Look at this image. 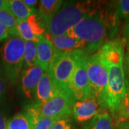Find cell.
I'll list each match as a JSON object with an SVG mask.
<instances>
[{"label":"cell","mask_w":129,"mask_h":129,"mask_svg":"<svg viewBox=\"0 0 129 129\" xmlns=\"http://www.w3.org/2000/svg\"><path fill=\"white\" fill-rule=\"evenodd\" d=\"M118 126L111 114L104 111L92 119L90 129H117Z\"/></svg>","instance_id":"2e32d148"},{"label":"cell","mask_w":129,"mask_h":129,"mask_svg":"<svg viewBox=\"0 0 129 129\" xmlns=\"http://www.w3.org/2000/svg\"><path fill=\"white\" fill-rule=\"evenodd\" d=\"M6 90H7V84L5 82V80L0 75V98H2L5 95Z\"/></svg>","instance_id":"4316f807"},{"label":"cell","mask_w":129,"mask_h":129,"mask_svg":"<svg viewBox=\"0 0 129 129\" xmlns=\"http://www.w3.org/2000/svg\"><path fill=\"white\" fill-rule=\"evenodd\" d=\"M7 9V1L5 0H0V12Z\"/></svg>","instance_id":"f546056e"},{"label":"cell","mask_w":129,"mask_h":129,"mask_svg":"<svg viewBox=\"0 0 129 129\" xmlns=\"http://www.w3.org/2000/svg\"><path fill=\"white\" fill-rule=\"evenodd\" d=\"M51 129H73L68 118H62L56 122Z\"/></svg>","instance_id":"cb8c5ba5"},{"label":"cell","mask_w":129,"mask_h":129,"mask_svg":"<svg viewBox=\"0 0 129 129\" xmlns=\"http://www.w3.org/2000/svg\"><path fill=\"white\" fill-rule=\"evenodd\" d=\"M61 92L58 90L48 71H45L37 85L35 97L37 103H43L55 98Z\"/></svg>","instance_id":"7c38bea8"},{"label":"cell","mask_w":129,"mask_h":129,"mask_svg":"<svg viewBox=\"0 0 129 129\" xmlns=\"http://www.w3.org/2000/svg\"><path fill=\"white\" fill-rule=\"evenodd\" d=\"M7 9L17 19H26L30 15L37 13V9H32L21 0L7 1Z\"/></svg>","instance_id":"9a60e30c"},{"label":"cell","mask_w":129,"mask_h":129,"mask_svg":"<svg viewBox=\"0 0 129 129\" xmlns=\"http://www.w3.org/2000/svg\"><path fill=\"white\" fill-rule=\"evenodd\" d=\"M45 36L50 42L53 47L60 52H73L78 50H85L86 49V44L77 38L70 37L68 35L52 37L48 34H46Z\"/></svg>","instance_id":"4fadbf2b"},{"label":"cell","mask_w":129,"mask_h":129,"mask_svg":"<svg viewBox=\"0 0 129 129\" xmlns=\"http://www.w3.org/2000/svg\"><path fill=\"white\" fill-rule=\"evenodd\" d=\"M123 37H124L125 43L126 44V47L129 49V20L123 29Z\"/></svg>","instance_id":"484cf974"},{"label":"cell","mask_w":129,"mask_h":129,"mask_svg":"<svg viewBox=\"0 0 129 129\" xmlns=\"http://www.w3.org/2000/svg\"><path fill=\"white\" fill-rule=\"evenodd\" d=\"M75 67V50L61 52L48 71L58 90L73 100L74 98L71 92V81Z\"/></svg>","instance_id":"277c9868"},{"label":"cell","mask_w":129,"mask_h":129,"mask_svg":"<svg viewBox=\"0 0 129 129\" xmlns=\"http://www.w3.org/2000/svg\"><path fill=\"white\" fill-rule=\"evenodd\" d=\"M116 124L118 125L121 123L129 122V86L126 85L125 92L120 103V108L118 112L117 116L115 118Z\"/></svg>","instance_id":"ac0fdd59"},{"label":"cell","mask_w":129,"mask_h":129,"mask_svg":"<svg viewBox=\"0 0 129 129\" xmlns=\"http://www.w3.org/2000/svg\"><path fill=\"white\" fill-rule=\"evenodd\" d=\"M88 56L84 50H75V67L71 81V92L75 101L91 98L87 73Z\"/></svg>","instance_id":"52a82bcc"},{"label":"cell","mask_w":129,"mask_h":129,"mask_svg":"<svg viewBox=\"0 0 129 129\" xmlns=\"http://www.w3.org/2000/svg\"><path fill=\"white\" fill-rule=\"evenodd\" d=\"M0 24L9 30L10 35L12 37L17 36V19L9 12V10L0 12Z\"/></svg>","instance_id":"ffe728a7"},{"label":"cell","mask_w":129,"mask_h":129,"mask_svg":"<svg viewBox=\"0 0 129 129\" xmlns=\"http://www.w3.org/2000/svg\"><path fill=\"white\" fill-rule=\"evenodd\" d=\"M24 40L18 36L9 38L1 48L5 73L11 82L18 80L24 64Z\"/></svg>","instance_id":"5b68a950"},{"label":"cell","mask_w":129,"mask_h":129,"mask_svg":"<svg viewBox=\"0 0 129 129\" xmlns=\"http://www.w3.org/2000/svg\"><path fill=\"white\" fill-rule=\"evenodd\" d=\"M45 71L39 65L24 70L22 75V88L25 96L31 99L35 94L37 85Z\"/></svg>","instance_id":"8fae6325"},{"label":"cell","mask_w":129,"mask_h":129,"mask_svg":"<svg viewBox=\"0 0 129 129\" xmlns=\"http://www.w3.org/2000/svg\"><path fill=\"white\" fill-rule=\"evenodd\" d=\"M10 36L9 30L4 25L0 24V42L7 39Z\"/></svg>","instance_id":"d4e9b609"},{"label":"cell","mask_w":129,"mask_h":129,"mask_svg":"<svg viewBox=\"0 0 129 129\" xmlns=\"http://www.w3.org/2000/svg\"><path fill=\"white\" fill-rule=\"evenodd\" d=\"M36 62L44 71H49L56 58L61 52L57 51L45 35H42L36 43Z\"/></svg>","instance_id":"30bf717a"},{"label":"cell","mask_w":129,"mask_h":129,"mask_svg":"<svg viewBox=\"0 0 129 129\" xmlns=\"http://www.w3.org/2000/svg\"><path fill=\"white\" fill-rule=\"evenodd\" d=\"M7 121L6 117L0 111V129H7Z\"/></svg>","instance_id":"f1b7e54d"},{"label":"cell","mask_w":129,"mask_h":129,"mask_svg":"<svg viewBox=\"0 0 129 129\" xmlns=\"http://www.w3.org/2000/svg\"><path fill=\"white\" fill-rule=\"evenodd\" d=\"M104 108H106V106L101 102L94 98H89L83 101L75 102L73 114L75 120L84 123L92 120Z\"/></svg>","instance_id":"9c48e42d"},{"label":"cell","mask_w":129,"mask_h":129,"mask_svg":"<svg viewBox=\"0 0 129 129\" xmlns=\"http://www.w3.org/2000/svg\"><path fill=\"white\" fill-rule=\"evenodd\" d=\"M36 55H37L36 43L33 42L24 41V63L27 68H32L37 64Z\"/></svg>","instance_id":"d6986e66"},{"label":"cell","mask_w":129,"mask_h":129,"mask_svg":"<svg viewBox=\"0 0 129 129\" xmlns=\"http://www.w3.org/2000/svg\"><path fill=\"white\" fill-rule=\"evenodd\" d=\"M89 87L91 98H94L106 106V98L108 86V73L103 64L98 52L87 58Z\"/></svg>","instance_id":"8992f818"},{"label":"cell","mask_w":129,"mask_h":129,"mask_svg":"<svg viewBox=\"0 0 129 129\" xmlns=\"http://www.w3.org/2000/svg\"><path fill=\"white\" fill-rule=\"evenodd\" d=\"M108 27V19L101 11L95 9L64 35L83 41L87 53L94 54L106 43Z\"/></svg>","instance_id":"7a4b0ae2"},{"label":"cell","mask_w":129,"mask_h":129,"mask_svg":"<svg viewBox=\"0 0 129 129\" xmlns=\"http://www.w3.org/2000/svg\"><path fill=\"white\" fill-rule=\"evenodd\" d=\"M95 9V6L90 1L63 3L47 24V34L52 37L66 35L70 29L76 26Z\"/></svg>","instance_id":"3957f363"},{"label":"cell","mask_w":129,"mask_h":129,"mask_svg":"<svg viewBox=\"0 0 129 129\" xmlns=\"http://www.w3.org/2000/svg\"><path fill=\"white\" fill-rule=\"evenodd\" d=\"M57 120L55 118L41 117L33 125L32 129H51Z\"/></svg>","instance_id":"7402d4cb"},{"label":"cell","mask_w":129,"mask_h":129,"mask_svg":"<svg viewBox=\"0 0 129 129\" xmlns=\"http://www.w3.org/2000/svg\"><path fill=\"white\" fill-rule=\"evenodd\" d=\"M63 2V1L60 0H41L39 2L37 8V14L41 19L45 28L51 19L59 11Z\"/></svg>","instance_id":"5bb4252c"},{"label":"cell","mask_w":129,"mask_h":129,"mask_svg":"<svg viewBox=\"0 0 129 129\" xmlns=\"http://www.w3.org/2000/svg\"><path fill=\"white\" fill-rule=\"evenodd\" d=\"M117 129H129V122L121 123L118 125Z\"/></svg>","instance_id":"4dcf8cb0"},{"label":"cell","mask_w":129,"mask_h":129,"mask_svg":"<svg viewBox=\"0 0 129 129\" xmlns=\"http://www.w3.org/2000/svg\"><path fill=\"white\" fill-rule=\"evenodd\" d=\"M123 68H124L125 84L129 86V49L126 47L123 58Z\"/></svg>","instance_id":"603a6c76"},{"label":"cell","mask_w":129,"mask_h":129,"mask_svg":"<svg viewBox=\"0 0 129 129\" xmlns=\"http://www.w3.org/2000/svg\"><path fill=\"white\" fill-rule=\"evenodd\" d=\"M115 14L117 19L129 20V0H120L116 2Z\"/></svg>","instance_id":"44dd1931"},{"label":"cell","mask_w":129,"mask_h":129,"mask_svg":"<svg viewBox=\"0 0 129 129\" xmlns=\"http://www.w3.org/2000/svg\"><path fill=\"white\" fill-rule=\"evenodd\" d=\"M123 41L120 40L106 42L97 52L101 62L108 73L106 104L114 120L126 89L123 68Z\"/></svg>","instance_id":"6da1fadb"},{"label":"cell","mask_w":129,"mask_h":129,"mask_svg":"<svg viewBox=\"0 0 129 129\" xmlns=\"http://www.w3.org/2000/svg\"><path fill=\"white\" fill-rule=\"evenodd\" d=\"M22 2L26 6L32 9H37L35 7L39 4V2L37 0H22Z\"/></svg>","instance_id":"83f0119b"},{"label":"cell","mask_w":129,"mask_h":129,"mask_svg":"<svg viewBox=\"0 0 129 129\" xmlns=\"http://www.w3.org/2000/svg\"><path fill=\"white\" fill-rule=\"evenodd\" d=\"M75 102L73 99L60 93L47 102L37 103L42 117L60 120L62 118H68L72 115Z\"/></svg>","instance_id":"ba28073f"},{"label":"cell","mask_w":129,"mask_h":129,"mask_svg":"<svg viewBox=\"0 0 129 129\" xmlns=\"http://www.w3.org/2000/svg\"><path fill=\"white\" fill-rule=\"evenodd\" d=\"M32 121L24 112L19 113L7 121V129H32Z\"/></svg>","instance_id":"e0dca14e"}]
</instances>
